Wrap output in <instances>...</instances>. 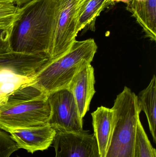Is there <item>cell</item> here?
I'll list each match as a JSON object with an SVG mask.
<instances>
[{"label": "cell", "mask_w": 156, "mask_h": 157, "mask_svg": "<svg viewBox=\"0 0 156 157\" xmlns=\"http://www.w3.org/2000/svg\"><path fill=\"white\" fill-rule=\"evenodd\" d=\"M138 105L141 111L146 115L150 132L153 140L156 143V77L154 75L147 87L137 96Z\"/></svg>", "instance_id": "cell-13"}, {"label": "cell", "mask_w": 156, "mask_h": 157, "mask_svg": "<svg viewBox=\"0 0 156 157\" xmlns=\"http://www.w3.org/2000/svg\"><path fill=\"white\" fill-rule=\"evenodd\" d=\"M129 1V0H112V2L114 4L115 3V2H122L125 3L127 4Z\"/></svg>", "instance_id": "cell-22"}, {"label": "cell", "mask_w": 156, "mask_h": 157, "mask_svg": "<svg viewBox=\"0 0 156 157\" xmlns=\"http://www.w3.org/2000/svg\"><path fill=\"white\" fill-rule=\"evenodd\" d=\"M35 75L22 76L8 70L0 71V109L15 91L34 83Z\"/></svg>", "instance_id": "cell-14"}, {"label": "cell", "mask_w": 156, "mask_h": 157, "mask_svg": "<svg viewBox=\"0 0 156 157\" xmlns=\"http://www.w3.org/2000/svg\"><path fill=\"white\" fill-rule=\"evenodd\" d=\"M57 1L32 0L20 7V13L11 29L9 40L11 51L45 54L50 58Z\"/></svg>", "instance_id": "cell-1"}, {"label": "cell", "mask_w": 156, "mask_h": 157, "mask_svg": "<svg viewBox=\"0 0 156 157\" xmlns=\"http://www.w3.org/2000/svg\"><path fill=\"white\" fill-rule=\"evenodd\" d=\"M111 109L112 132L105 157H135L136 129L141 112L137 96L125 87Z\"/></svg>", "instance_id": "cell-4"}, {"label": "cell", "mask_w": 156, "mask_h": 157, "mask_svg": "<svg viewBox=\"0 0 156 157\" xmlns=\"http://www.w3.org/2000/svg\"><path fill=\"white\" fill-rule=\"evenodd\" d=\"M113 4L112 0H90L79 19L80 31L84 29L94 31L97 17L105 8Z\"/></svg>", "instance_id": "cell-15"}, {"label": "cell", "mask_w": 156, "mask_h": 157, "mask_svg": "<svg viewBox=\"0 0 156 157\" xmlns=\"http://www.w3.org/2000/svg\"><path fill=\"white\" fill-rule=\"evenodd\" d=\"M31 1H32V0H16V5L18 7H20L24 5L31 2Z\"/></svg>", "instance_id": "cell-20"}, {"label": "cell", "mask_w": 156, "mask_h": 157, "mask_svg": "<svg viewBox=\"0 0 156 157\" xmlns=\"http://www.w3.org/2000/svg\"><path fill=\"white\" fill-rule=\"evenodd\" d=\"M18 149L10 135L0 130V157H10Z\"/></svg>", "instance_id": "cell-18"}, {"label": "cell", "mask_w": 156, "mask_h": 157, "mask_svg": "<svg viewBox=\"0 0 156 157\" xmlns=\"http://www.w3.org/2000/svg\"><path fill=\"white\" fill-rule=\"evenodd\" d=\"M20 13V7L13 3H0V28L13 25Z\"/></svg>", "instance_id": "cell-17"}, {"label": "cell", "mask_w": 156, "mask_h": 157, "mask_svg": "<svg viewBox=\"0 0 156 157\" xmlns=\"http://www.w3.org/2000/svg\"><path fill=\"white\" fill-rule=\"evenodd\" d=\"M16 0H0V3L6 4L13 3L16 4Z\"/></svg>", "instance_id": "cell-21"}, {"label": "cell", "mask_w": 156, "mask_h": 157, "mask_svg": "<svg viewBox=\"0 0 156 157\" xmlns=\"http://www.w3.org/2000/svg\"><path fill=\"white\" fill-rule=\"evenodd\" d=\"M12 26L7 28H0V54L12 52L9 40Z\"/></svg>", "instance_id": "cell-19"}, {"label": "cell", "mask_w": 156, "mask_h": 157, "mask_svg": "<svg viewBox=\"0 0 156 157\" xmlns=\"http://www.w3.org/2000/svg\"><path fill=\"white\" fill-rule=\"evenodd\" d=\"M126 10L143 28L146 36L156 40V0H129Z\"/></svg>", "instance_id": "cell-11"}, {"label": "cell", "mask_w": 156, "mask_h": 157, "mask_svg": "<svg viewBox=\"0 0 156 157\" xmlns=\"http://www.w3.org/2000/svg\"><path fill=\"white\" fill-rule=\"evenodd\" d=\"M95 83L94 68L89 63L77 73L68 87L73 94L82 118L89 110L91 101L96 92Z\"/></svg>", "instance_id": "cell-9"}, {"label": "cell", "mask_w": 156, "mask_h": 157, "mask_svg": "<svg viewBox=\"0 0 156 157\" xmlns=\"http://www.w3.org/2000/svg\"></svg>", "instance_id": "cell-23"}, {"label": "cell", "mask_w": 156, "mask_h": 157, "mask_svg": "<svg viewBox=\"0 0 156 157\" xmlns=\"http://www.w3.org/2000/svg\"><path fill=\"white\" fill-rule=\"evenodd\" d=\"M90 0H57L54 20L55 33L50 59L69 50L80 32L79 19Z\"/></svg>", "instance_id": "cell-5"}, {"label": "cell", "mask_w": 156, "mask_h": 157, "mask_svg": "<svg viewBox=\"0 0 156 157\" xmlns=\"http://www.w3.org/2000/svg\"><path fill=\"white\" fill-rule=\"evenodd\" d=\"M49 59L45 54L11 52L0 54V71L8 70L22 76H34Z\"/></svg>", "instance_id": "cell-10"}, {"label": "cell", "mask_w": 156, "mask_h": 157, "mask_svg": "<svg viewBox=\"0 0 156 157\" xmlns=\"http://www.w3.org/2000/svg\"><path fill=\"white\" fill-rule=\"evenodd\" d=\"M34 83L15 91L1 107V130L10 133L17 129L48 125L51 110L48 94Z\"/></svg>", "instance_id": "cell-2"}, {"label": "cell", "mask_w": 156, "mask_h": 157, "mask_svg": "<svg viewBox=\"0 0 156 157\" xmlns=\"http://www.w3.org/2000/svg\"><path fill=\"white\" fill-rule=\"evenodd\" d=\"M53 144L55 157H100L94 135L86 131L58 132Z\"/></svg>", "instance_id": "cell-7"}, {"label": "cell", "mask_w": 156, "mask_h": 157, "mask_svg": "<svg viewBox=\"0 0 156 157\" xmlns=\"http://www.w3.org/2000/svg\"><path fill=\"white\" fill-rule=\"evenodd\" d=\"M97 49L93 39L76 40L65 54L49 59L39 69L35 75L34 83L47 94L67 88L77 73L91 63Z\"/></svg>", "instance_id": "cell-3"}, {"label": "cell", "mask_w": 156, "mask_h": 157, "mask_svg": "<svg viewBox=\"0 0 156 157\" xmlns=\"http://www.w3.org/2000/svg\"><path fill=\"white\" fill-rule=\"evenodd\" d=\"M51 113L49 124L56 132H84L83 118L81 117L73 94L63 89L48 94Z\"/></svg>", "instance_id": "cell-6"}, {"label": "cell", "mask_w": 156, "mask_h": 157, "mask_svg": "<svg viewBox=\"0 0 156 157\" xmlns=\"http://www.w3.org/2000/svg\"><path fill=\"white\" fill-rule=\"evenodd\" d=\"M135 157H156L155 148L151 144L140 120L136 129Z\"/></svg>", "instance_id": "cell-16"}, {"label": "cell", "mask_w": 156, "mask_h": 157, "mask_svg": "<svg viewBox=\"0 0 156 157\" xmlns=\"http://www.w3.org/2000/svg\"><path fill=\"white\" fill-rule=\"evenodd\" d=\"M92 124L100 157H105L111 142L113 112L104 106L98 107L91 113Z\"/></svg>", "instance_id": "cell-12"}, {"label": "cell", "mask_w": 156, "mask_h": 157, "mask_svg": "<svg viewBox=\"0 0 156 157\" xmlns=\"http://www.w3.org/2000/svg\"><path fill=\"white\" fill-rule=\"evenodd\" d=\"M18 149H25L33 154L49 148L54 142L56 132L49 124L14 130L10 133Z\"/></svg>", "instance_id": "cell-8"}]
</instances>
